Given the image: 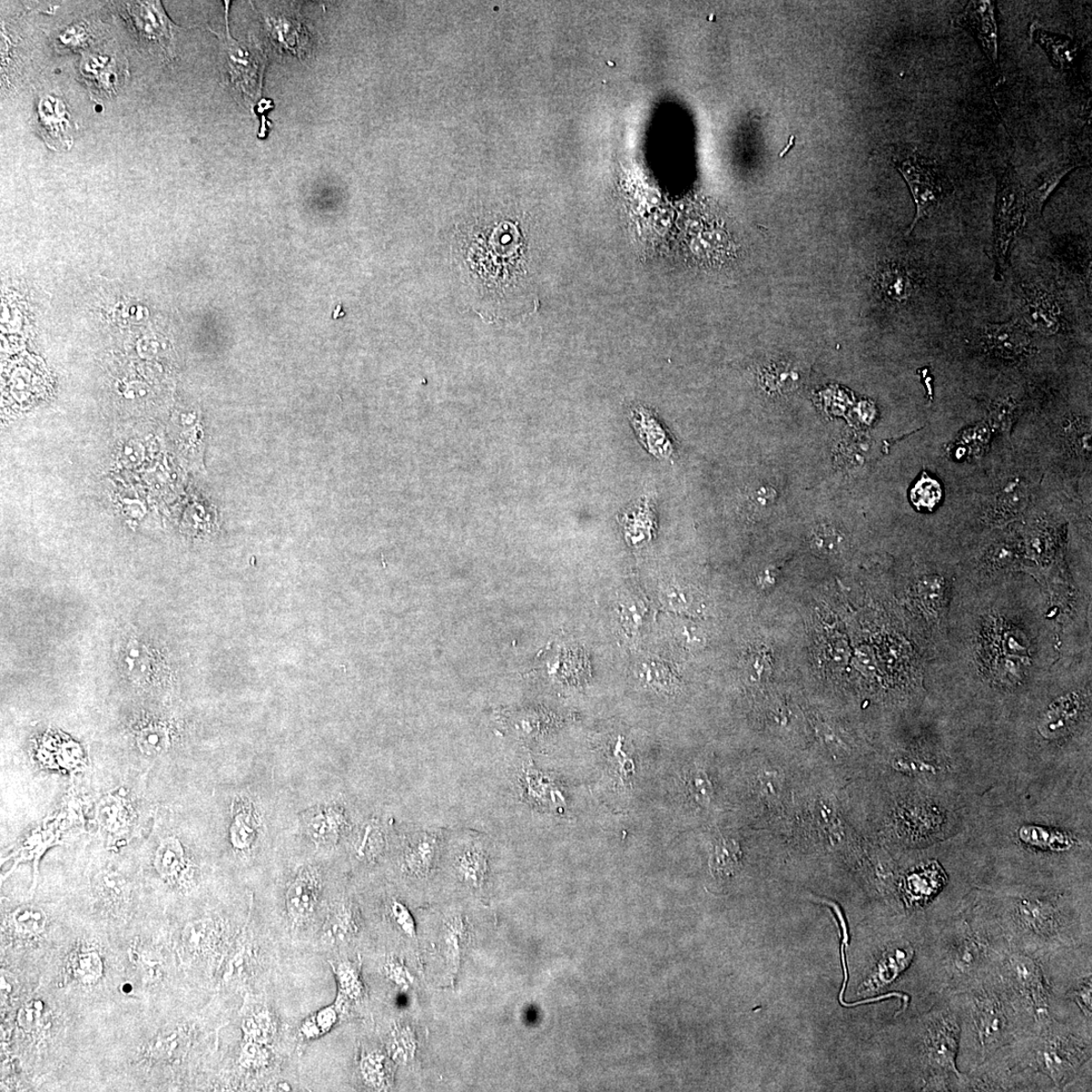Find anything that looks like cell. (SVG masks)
I'll return each mask as SVG.
<instances>
[{
	"label": "cell",
	"instance_id": "6da1fadb",
	"mask_svg": "<svg viewBox=\"0 0 1092 1092\" xmlns=\"http://www.w3.org/2000/svg\"><path fill=\"white\" fill-rule=\"evenodd\" d=\"M955 997L961 1021L959 1054L970 1074L997 1053L1032 1034L1016 1000L995 969Z\"/></svg>",
	"mask_w": 1092,
	"mask_h": 1092
},
{
	"label": "cell",
	"instance_id": "7a4b0ae2",
	"mask_svg": "<svg viewBox=\"0 0 1092 1092\" xmlns=\"http://www.w3.org/2000/svg\"><path fill=\"white\" fill-rule=\"evenodd\" d=\"M1001 1072L1031 1069L1049 1078L1056 1088L1071 1084L1091 1059V1040L1053 1020L1044 1029L1003 1049Z\"/></svg>",
	"mask_w": 1092,
	"mask_h": 1092
},
{
	"label": "cell",
	"instance_id": "3957f363",
	"mask_svg": "<svg viewBox=\"0 0 1092 1092\" xmlns=\"http://www.w3.org/2000/svg\"><path fill=\"white\" fill-rule=\"evenodd\" d=\"M934 974L943 996H957L987 977L1007 943L987 928L960 924L943 932Z\"/></svg>",
	"mask_w": 1092,
	"mask_h": 1092
},
{
	"label": "cell",
	"instance_id": "277c9868",
	"mask_svg": "<svg viewBox=\"0 0 1092 1092\" xmlns=\"http://www.w3.org/2000/svg\"><path fill=\"white\" fill-rule=\"evenodd\" d=\"M939 1002L922 1020L921 1064L926 1087L967 1090V1075L957 1067L961 1021L955 997Z\"/></svg>",
	"mask_w": 1092,
	"mask_h": 1092
},
{
	"label": "cell",
	"instance_id": "5b68a950",
	"mask_svg": "<svg viewBox=\"0 0 1092 1092\" xmlns=\"http://www.w3.org/2000/svg\"><path fill=\"white\" fill-rule=\"evenodd\" d=\"M497 852L496 842L487 833L447 830L441 866H447L462 888L484 894L493 881Z\"/></svg>",
	"mask_w": 1092,
	"mask_h": 1092
},
{
	"label": "cell",
	"instance_id": "8992f818",
	"mask_svg": "<svg viewBox=\"0 0 1092 1092\" xmlns=\"http://www.w3.org/2000/svg\"><path fill=\"white\" fill-rule=\"evenodd\" d=\"M447 829L412 825L397 833V861L405 877L425 882L440 869Z\"/></svg>",
	"mask_w": 1092,
	"mask_h": 1092
},
{
	"label": "cell",
	"instance_id": "52a82bcc",
	"mask_svg": "<svg viewBox=\"0 0 1092 1092\" xmlns=\"http://www.w3.org/2000/svg\"><path fill=\"white\" fill-rule=\"evenodd\" d=\"M1026 220L1025 186L1012 169L1001 176L998 183L995 219V259L997 273L1006 267L1010 245Z\"/></svg>",
	"mask_w": 1092,
	"mask_h": 1092
},
{
	"label": "cell",
	"instance_id": "ba28073f",
	"mask_svg": "<svg viewBox=\"0 0 1092 1092\" xmlns=\"http://www.w3.org/2000/svg\"><path fill=\"white\" fill-rule=\"evenodd\" d=\"M894 164L910 186L917 206L916 216L908 232L910 234L921 220L926 219L937 208L943 190L932 167L917 152L899 154L895 157Z\"/></svg>",
	"mask_w": 1092,
	"mask_h": 1092
},
{
	"label": "cell",
	"instance_id": "9c48e42d",
	"mask_svg": "<svg viewBox=\"0 0 1092 1092\" xmlns=\"http://www.w3.org/2000/svg\"><path fill=\"white\" fill-rule=\"evenodd\" d=\"M226 35L223 38L226 59L229 66L232 83L242 94L250 98L260 95L264 61L260 52L249 50L231 37L228 16L226 15Z\"/></svg>",
	"mask_w": 1092,
	"mask_h": 1092
},
{
	"label": "cell",
	"instance_id": "30bf717a",
	"mask_svg": "<svg viewBox=\"0 0 1092 1092\" xmlns=\"http://www.w3.org/2000/svg\"><path fill=\"white\" fill-rule=\"evenodd\" d=\"M302 830L318 847L336 845L352 826L346 809L339 804L314 805L300 813Z\"/></svg>",
	"mask_w": 1092,
	"mask_h": 1092
},
{
	"label": "cell",
	"instance_id": "8fae6325",
	"mask_svg": "<svg viewBox=\"0 0 1092 1092\" xmlns=\"http://www.w3.org/2000/svg\"><path fill=\"white\" fill-rule=\"evenodd\" d=\"M976 37L993 64L998 61V26L996 5L990 0H973L954 21Z\"/></svg>",
	"mask_w": 1092,
	"mask_h": 1092
},
{
	"label": "cell",
	"instance_id": "7c38bea8",
	"mask_svg": "<svg viewBox=\"0 0 1092 1092\" xmlns=\"http://www.w3.org/2000/svg\"><path fill=\"white\" fill-rule=\"evenodd\" d=\"M322 891V877L313 866L303 867L285 893V907L294 924L308 921L317 908Z\"/></svg>",
	"mask_w": 1092,
	"mask_h": 1092
},
{
	"label": "cell",
	"instance_id": "4fadbf2b",
	"mask_svg": "<svg viewBox=\"0 0 1092 1092\" xmlns=\"http://www.w3.org/2000/svg\"><path fill=\"white\" fill-rule=\"evenodd\" d=\"M983 341L992 354L1006 359L1024 357L1031 347L1029 331L1020 320L988 324L983 332Z\"/></svg>",
	"mask_w": 1092,
	"mask_h": 1092
},
{
	"label": "cell",
	"instance_id": "5bb4252c",
	"mask_svg": "<svg viewBox=\"0 0 1092 1092\" xmlns=\"http://www.w3.org/2000/svg\"><path fill=\"white\" fill-rule=\"evenodd\" d=\"M390 832L378 818H371L354 826L350 835V850L359 863L378 862L391 845Z\"/></svg>",
	"mask_w": 1092,
	"mask_h": 1092
},
{
	"label": "cell",
	"instance_id": "9a60e30c",
	"mask_svg": "<svg viewBox=\"0 0 1092 1092\" xmlns=\"http://www.w3.org/2000/svg\"><path fill=\"white\" fill-rule=\"evenodd\" d=\"M39 125L47 144L54 149H71L72 116L64 104L56 97L42 98L38 110Z\"/></svg>",
	"mask_w": 1092,
	"mask_h": 1092
},
{
	"label": "cell",
	"instance_id": "2e32d148",
	"mask_svg": "<svg viewBox=\"0 0 1092 1092\" xmlns=\"http://www.w3.org/2000/svg\"><path fill=\"white\" fill-rule=\"evenodd\" d=\"M1021 309L1026 323L1032 329L1044 334H1056L1061 329V313L1054 297L1045 291L1024 288Z\"/></svg>",
	"mask_w": 1092,
	"mask_h": 1092
},
{
	"label": "cell",
	"instance_id": "e0dca14e",
	"mask_svg": "<svg viewBox=\"0 0 1092 1092\" xmlns=\"http://www.w3.org/2000/svg\"><path fill=\"white\" fill-rule=\"evenodd\" d=\"M1075 167V164L1070 162L1051 166L1025 188L1026 220L1038 218L1051 193L1056 190L1067 173L1074 171Z\"/></svg>",
	"mask_w": 1092,
	"mask_h": 1092
},
{
	"label": "cell",
	"instance_id": "ac0fdd59",
	"mask_svg": "<svg viewBox=\"0 0 1092 1092\" xmlns=\"http://www.w3.org/2000/svg\"><path fill=\"white\" fill-rule=\"evenodd\" d=\"M230 841L234 850L249 851L259 838L260 821L252 802L239 797L233 803Z\"/></svg>",
	"mask_w": 1092,
	"mask_h": 1092
},
{
	"label": "cell",
	"instance_id": "d6986e66",
	"mask_svg": "<svg viewBox=\"0 0 1092 1092\" xmlns=\"http://www.w3.org/2000/svg\"><path fill=\"white\" fill-rule=\"evenodd\" d=\"M154 864L160 877L171 883L184 882L191 873L190 859L183 844L173 836L161 841Z\"/></svg>",
	"mask_w": 1092,
	"mask_h": 1092
},
{
	"label": "cell",
	"instance_id": "ffe728a7",
	"mask_svg": "<svg viewBox=\"0 0 1092 1092\" xmlns=\"http://www.w3.org/2000/svg\"><path fill=\"white\" fill-rule=\"evenodd\" d=\"M1031 36L1047 53L1050 61L1060 71H1069L1074 67L1079 55L1080 46L1075 39L1046 31V29L1032 25Z\"/></svg>",
	"mask_w": 1092,
	"mask_h": 1092
},
{
	"label": "cell",
	"instance_id": "44dd1931",
	"mask_svg": "<svg viewBox=\"0 0 1092 1092\" xmlns=\"http://www.w3.org/2000/svg\"><path fill=\"white\" fill-rule=\"evenodd\" d=\"M129 13L141 35L160 39L161 42L171 38L170 19L163 14L160 3L129 6Z\"/></svg>",
	"mask_w": 1092,
	"mask_h": 1092
},
{
	"label": "cell",
	"instance_id": "7402d4cb",
	"mask_svg": "<svg viewBox=\"0 0 1092 1092\" xmlns=\"http://www.w3.org/2000/svg\"><path fill=\"white\" fill-rule=\"evenodd\" d=\"M357 932V910L350 901L338 903L328 914L324 924L323 940L336 943Z\"/></svg>",
	"mask_w": 1092,
	"mask_h": 1092
},
{
	"label": "cell",
	"instance_id": "603a6c76",
	"mask_svg": "<svg viewBox=\"0 0 1092 1092\" xmlns=\"http://www.w3.org/2000/svg\"><path fill=\"white\" fill-rule=\"evenodd\" d=\"M878 287L883 296L897 303L908 302L913 292V283L910 274L901 267L888 264L878 273Z\"/></svg>",
	"mask_w": 1092,
	"mask_h": 1092
},
{
	"label": "cell",
	"instance_id": "cb8c5ba5",
	"mask_svg": "<svg viewBox=\"0 0 1092 1092\" xmlns=\"http://www.w3.org/2000/svg\"><path fill=\"white\" fill-rule=\"evenodd\" d=\"M97 820L107 832L116 833L125 831L132 820V809L121 796L108 794L97 809Z\"/></svg>",
	"mask_w": 1092,
	"mask_h": 1092
},
{
	"label": "cell",
	"instance_id": "d4e9b609",
	"mask_svg": "<svg viewBox=\"0 0 1092 1092\" xmlns=\"http://www.w3.org/2000/svg\"><path fill=\"white\" fill-rule=\"evenodd\" d=\"M742 863L740 844L734 840L721 839L713 847L710 867L714 877L730 878L739 871Z\"/></svg>",
	"mask_w": 1092,
	"mask_h": 1092
},
{
	"label": "cell",
	"instance_id": "484cf974",
	"mask_svg": "<svg viewBox=\"0 0 1092 1092\" xmlns=\"http://www.w3.org/2000/svg\"><path fill=\"white\" fill-rule=\"evenodd\" d=\"M810 546L819 557L838 556L845 547V535L838 526L822 524L812 530Z\"/></svg>",
	"mask_w": 1092,
	"mask_h": 1092
},
{
	"label": "cell",
	"instance_id": "4316f807",
	"mask_svg": "<svg viewBox=\"0 0 1092 1092\" xmlns=\"http://www.w3.org/2000/svg\"><path fill=\"white\" fill-rule=\"evenodd\" d=\"M1028 500L1026 486L1018 480H1010L998 494L993 513L998 518L1016 516L1024 510Z\"/></svg>",
	"mask_w": 1092,
	"mask_h": 1092
},
{
	"label": "cell",
	"instance_id": "83f0119b",
	"mask_svg": "<svg viewBox=\"0 0 1092 1092\" xmlns=\"http://www.w3.org/2000/svg\"><path fill=\"white\" fill-rule=\"evenodd\" d=\"M74 978L84 986H92L102 978L103 962L95 952L78 953L71 960Z\"/></svg>",
	"mask_w": 1092,
	"mask_h": 1092
},
{
	"label": "cell",
	"instance_id": "f1b7e54d",
	"mask_svg": "<svg viewBox=\"0 0 1092 1092\" xmlns=\"http://www.w3.org/2000/svg\"><path fill=\"white\" fill-rule=\"evenodd\" d=\"M95 888L100 898L112 907H120L126 903L127 895H129L126 880L120 874L115 872H105L98 875Z\"/></svg>",
	"mask_w": 1092,
	"mask_h": 1092
},
{
	"label": "cell",
	"instance_id": "f546056e",
	"mask_svg": "<svg viewBox=\"0 0 1092 1092\" xmlns=\"http://www.w3.org/2000/svg\"><path fill=\"white\" fill-rule=\"evenodd\" d=\"M136 741L141 753L149 756H159L170 747L169 733L160 724L151 723L140 727Z\"/></svg>",
	"mask_w": 1092,
	"mask_h": 1092
},
{
	"label": "cell",
	"instance_id": "4dcf8cb0",
	"mask_svg": "<svg viewBox=\"0 0 1092 1092\" xmlns=\"http://www.w3.org/2000/svg\"><path fill=\"white\" fill-rule=\"evenodd\" d=\"M339 985V998L358 1000L362 998L363 987L359 968L356 963L342 962L333 965Z\"/></svg>",
	"mask_w": 1092,
	"mask_h": 1092
},
{
	"label": "cell",
	"instance_id": "1f68e13d",
	"mask_svg": "<svg viewBox=\"0 0 1092 1092\" xmlns=\"http://www.w3.org/2000/svg\"><path fill=\"white\" fill-rule=\"evenodd\" d=\"M12 921L17 933L31 937L44 932L47 917L42 909L28 905L13 913Z\"/></svg>",
	"mask_w": 1092,
	"mask_h": 1092
},
{
	"label": "cell",
	"instance_id": "d6a6232c",
	"mask_svg": "<svg viewBox=\"0 0 1092 1092\" xmlns=\"http://www.w3.org/2000/svg\"><path fill=\"white\" fill-rule=\"evenodd\" d=\"M647 606L637 595H626L619 604V615L625 631L631 634L639 632L646 617Z\"/></svg>",
	"mask_w": 1092,
	"mask_h": 1092
},
{
	"label": "cell",
	"instance_id": "836d02e7",
	"mask_svg": "<svg viewBox=\"0 0 1092 1092\" xmlns=\"http://www.w3.org/2000/svg\"><path fill=\"white\" fill-rule=\"evenodd\" d=\"M943 497V490L937 480L923 475L910 493L912 504L918 510L932 511L936 508Z\"/></svg>",
	"mask_w": 1092,
	"mask_h": 1092
},
{
	"label": "cell",
	"instance_id": "e575fe53",
	"mask_svg": "<svg viewBox=\"0 0 1092 1092\" xmlns=\"http://www.w3.org/2000/svg\"><path fill=\"white\" fill-rule=\"evenodd\" d=\"M764 386L772 391L786 392L793 390L800 381V375L794 369L783 364H773L763 373Z\"/></svg>",
	"mask_w": 1092,
	"mask_h": 1092
},
{
	"label": "cell",
	"instance_id": "d590c367",
	"mask_svg": "<svg viewBox=\"0 0 1092 1092\" xmlns=\"http://www.w3.org/2000/svg\"><path fill=\"white\" fill-rule=\"evenodd\" d=\"M1020 834L1022 841L1050 849H1066L1071 843L1064 834L1050 830L1025 828L1020 830Z\"/></svg>",
	"mask_w": 1092,
	"mask_h": 1092
},
{
	"label": "cell",
	"instance_id": "8d00e7d4",
	"mask_svg": "<svg viewBox=\"0 0 1092 1092\" xmlns=\"http://www.w3.org/2000/svg\"><path fill=\"white\" fill-rule=\"evenodd\" d=\"M636 674L641 680L652 687L668 689L674 685L673 675L667 668L656 662H645L638 666Z\"/></svg>",
	"mask_w": 1092,
	"mask_h": 1092
},
{
	"label": "cell",
	"instance_id": "74e56055",
	"mask_svg": "<svg viewBox=\"0 0 1092 1092\" xmlns=\"http://www.w3.org/2000/svg\"><path fill=\"white\" fill-rule=\"evenodd\" d=\"M336 1020V1009L332 1008L322 1009L303 1022L301 1030L302 1034L308 1039L320 1037L329 1031Z\"/></svg>",
	"mask_w": 1092,
	"mask_h": 1092
},
{
	"label": "cell",
	"instance_id": "f35d334b",
	"mask_svg": "<svg viewBox=\"0 0 1092 1092\" xmlns=\"http://www.w3.org/2000/svg\"><path fill=\"white\" fill-rule=\"evenodd\" d=\"M687 789L697 803L710 804L713 795L712 783L702 770H697L688 776Z\"/></svg>",
	"mask_w": 1092,
	"mask_h": 1092
},
{
	"label": "cell",
	"instance_id": "ab89813d",
	"mask_svg": "<svg viewBox=\"0 0 1092 1092\" xmlns=\"http://www.w3.org/2000/svg\"><path fill=\"white\" fill-rule=\"evenodd\" d=\"M389 911L393 921L403 932L408 934L409 937H414L416 933V923L414 917L408 907V905L399 899H392L389 904Z\"/></svg>",
	"mask_w": 1092,
	"mask_h": 1092
},
{
	"label": "cell",
	"instance_id": "60d3db41",
	"mask_svg": "<svg viewBox=\"0 0 1092 1092\" xmlns=\"http://www.w3.org/2000/svg\"><path fill=\"white\" fill-rule=\"evenodd\" d=\"M1092 988L1091 976L1082 979L1075 988L1070 991L1072 1000H1074L1081 1012L1084 1013L1087 1021L1091 1024V1011H1092Z\"/></svg>",
	"mask_w": 1092,
	"mask_h": 1092
},
{
	"label": "cell",
	"instance_id": "b9f144b4",
	"mask_svg": "<svg viewBox=\"0 0 1092 1092\" xmlns=\"http://www.w3.org/2000/svg\"><path fill=\"white\" fill-rule=\"evenodd\" d=\"M361 1069L372 1086L381 1087L385 1086V1066L382 1059L377 1055H369L362 1059Z\"/></svg>",
	"mask_w": 1092,
	"mask_h": 1092
},
{
	"label": "cell",
	"instance_id": "7bdbcfd3",
	"mask_svg": "<svg viewBox=\"0 0 1092 1092\" xmlns=\"http://www.w3.org/2000/svg\"><path fill=\"white\" fill-rule=\"evenodd\" d=\"M776 495V491L771 486L762 484L752 491L750 505L756 513L763 515L772 508Z\"/></svg>",
	"mask_w": 1092,
	"mask_h": 1092
},
{
	"label": "cell",
	"instance_id": "ee69618b",
	"mask_svg": "<svg viewBox=\"0 0 1092 1092\" xmlns=\"http://www.w3.org/2000/svg\"><path fill=\"white\" fill-rule=\"evenodd\" d=\"M270 1030V1020L262 1015L251 1018L246 1022V1034L253 1038L267 1037V1031Z\"/></svg>",
	"mask_w": 1092,
	"mask_h": 1092
},
{
	"label": "cell",
	"instance_id": "f6af8a7d",
	"mask_svg": "<svg viewBox=\"0 0 1092 1092\" xmlns=\"http://www.w3.org/2000/svg\"><path fill=\"white\" fill-rule=\"evenodd\" d=\"M19 1022L23 1027L31 1028L41 1018V1009H37V1005L33 1009H26L19 1012Z\"/></svg>",
	"mask_w": 1092,
	"mask_h": 1092
},
{
	"label": "cell",
	"instance_id": "bcb514c9",
	"mask_svg": "<svg viewBox=\"0 0 1092 1092\" xmlns=\"http://www.w3.org/2000/svg\"><path fill=\"white\" fill-rule=\"evenodd\" d=\"M387 969H388L389 976H391V978L392 980H395L396 982H398L399 985H402L401 982H403V981L405 982V970H403L400 964H398L397 962H392L389 964V966L387 967Z\"/></svg>",
	"mask_w": 1092,
	"mask_h": 1092
}]
</instances>
